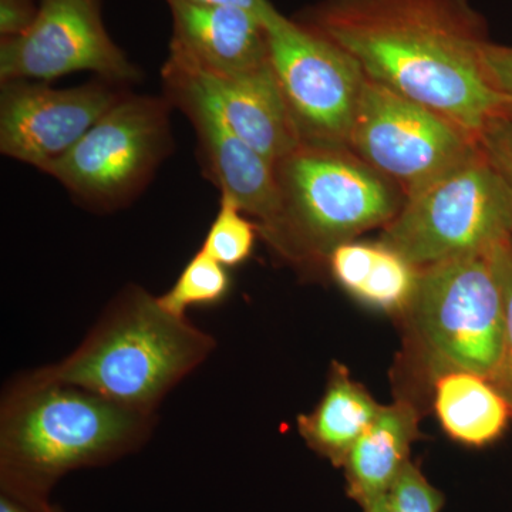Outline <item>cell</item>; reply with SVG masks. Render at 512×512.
<instances>
[{
  "label": "cell",
  "mask_w": 512,
  "mask_h": 512,
  "mask_svg": "<svg viewBox=\"0 0 512 512\" xmlns=\"http://www.w3.org/2000/svg\"><path fill=\"white\" fill-rule=\"evenodd\" d=\"M301 23L346 50L367 79L476 138L510 101L491 82L483 20L466 0H326Z\"/></svg>",
  "instance_id": "6da1fadb"
},
{
  "label": "cell",
  "mask_w": 512,
  "mask_h": 512,
  "mask_svg": "<svg viewBox=\"0 0 512 512\" xmlns=\"http://www.w3.org/2000/svg\"><path fill=\"white\" fill-rule=\"evenodd\" d=\"M156 423V414L30 370L8 384L0 402L2 490L46 500L69 471L144 446Z\"/></svg>",
  "instance_id": "7a4b0ae2"
},
{
  "label": "cell",
  "mask_w": 512,
  "mask_h": 512,
  "mask_svg": "<svg viewBox=\"0 0 512 512\" xmlns=\"http://www.w3.org/2000/svg\"><path fill=\"white\" fill-rule=\"evenodd\" d=\"M210 333L174 315L138 285H127L83 342L40 375L76 384L138 412L156 414L165 396L215 349Z\"/></svg>",
  "instance_id": "3957f363"
},
{
  "label": "cell",
  "mask_w": 512,
  "mask_h": 512,
  "mask_svg": "<svg viewBox=\"0 0 512 512\" xmlns=\"http://www.w3.org/2000/svg\"><path fill=\"white\" fill-rule=\"evenodd\" d=\"M275 173L281 208L261 237L296 265L328 261L340 244L386 227L406 198L348 147L301 144L275 164Z\"/></svg>",
  "instance_id": "277c9868"
},
{
  "label": "cell",
  "mask_w": 512,
  "mask_h": 512,
  "mask_svg": "<svg viewBox=\"0 0 512 512\" xmlns=\"http://www.w3.org/2000/svg\"><path fill=\"white\" fill-rule=\"evenodd\" d=\"M512 241V200L478 146L463 163L406 195L379 242L417 268L490 254Z\"/></svg>",
  "instance_id": "5b68a950"
},
{
  "label": "cell",
  "mask_w": 512,
  "mask_h": 512,
  "mask_svg": "<svg viewBox=\"0 0 512 512\" xmlns=\"http://www.w3.org/2000/svg\"><path fill=\"white\" fill-rule=\"evenodd\" d=\"M505 247L420 268L406 312L437 373L467 370L491 380L497 375L505 339Z\"/></svg>",
  "instance_id": "8992f818"
},
{
  "label": "cell",
  "mask_w": 512,
  "mask_h": 512,
  "mask_svg": "<svg viewBox=\"0 0 512 512\" xmlns=\"http://www.w3.org/2000/svg\"><path fill=\"white\" fill-rule=\"evenodd\" d=\"M171 109L165 97L127 93L66 156L42 171L87 210H121L146 190L173 151Z\"/></svg>",
  "instance_id": "52a82bcc"
},
{
  "label": "cell",
  "mask_w": 512,
  "mask_h": 512,
  "mask_svg": "<svg viewBox=\"0 0 512 512\" xmlns=\"http://www.w3.org/2000/svg\"><path fill=\"white\" fill-rule=\"evenodd\" d=\"M265 25L272 70L301 144L348 147L366 80L360 64L276 9Z\"/></svg>",
  "instance_id": "ba28073f"
},
{
  "label": "cell",
  "mask_w": 512,
  "mask_h": 512,
  "mask_svg": "<svg viewBox=\"0 0 512 512\" xmlns=\"http://www.w3.org/2000/svg\"><path fill=\"white\" fill-rule=\"evenodd\" d=\"M348 147L406 197L467 160L478 141L437 111L366 77Z\"/></svg>",
  "instance_id": "9c48e42d"
},
{
  "label": "cell",
  "mask_w": 512,
  "mask_h": 512,
  "mask_svg": "<svg viewBox=\"0 0 512 512\" xmlns=\"http://www.w3.org/2000/svg\"><path fill=\"white\" fill-rule=\"evenodd\" d=\"M77 72L117 86L141 80L140 69L104 28L100 0H39L28 32L0 42L2 83H49Z\"/></svg>",
  "instance_id": "30bf717a"
},
{
  "label": "cell",
  "mask_w": 512,
  "mask_h": 512,
  "mask_svg": "<svg viewBox=\"0 0 512 512\" xmlns=\"http://www.w3.org/2000/svg\"><path fill=\"white\" fill-rule=\"evenodd\" d=\"M117 84L53 89L43 82L13 80L0 93V151L42 171L70 150L127 92Z\"/></svg>",
  "instance_id": "8fae6325"
},
{
  "label": "cell",
  "mask_w": 512,
  "mask_h": 512,
  "mask_svg": "<svg viewBox=\"0 0 512 512\" xmlns=\"http://www.w3.org/2000/svg\"><path fill=\"white\" fill-rule=\"evenodd\" d=\"M161 76L165 99L194 127L205 177L248 217L256 218L259 234H265L274 227L281 208L275 165L229 128L220 110L184 67L168 57Z\"/></svg>",
  "instance_id": "7c38bea8"
},
{
  "label": "cell",
  "mask_w": 512,
  "mask_h": 512,
  "mask_svg": "<svg viewBox=\"0 0 512 512\" xmlns=\"http://www.w3.org/2000/svg\"><path fill=\"white\" fill-rule=\"evenodd\" d=\"M170 55L202 72L244 74L271 64L265 20L234 6L170 3Z\"/></svg>",
  "instance_id": "4fadbf2b"
},
{
  "label": "cell",
  "mask_w": 512,
  "mask_h": 512,
  "mask_svg": "<svg viewBox=\"0 0 512 512\" xmlns=\"http://www.w3.org/2000/svg\"><path fill=\"white\" fill-rule=\"evenodd\" d=\"M220 110L225 123L248 146L276 164L301 146L271 64L256 72H202L175 56Z\"/></svg>",
  "instance_id": "5bb4252c"
},
{
  "label": "cell",
  "mask_w": 512,
  "mask_h": 512,
  "mask_svg": "<svg viewBox=\"0 0 512 512\" xmlns=\"http://www.w3.org/2000/svg\"><path fill=\"white\" fill-rule=\"evenodd\" d=\"M417 433L419 419L413 404L400 400L382 407L343 464L349 497L360 507L389 495L410 463V448Z\"/></svg>",
  "instance_id": "9a60e30c"
},
{
  "label": "cell",
  "mask_w": 512,
  "mask_h": 512,
  "mask_svg": "<svg viewBox=\"0 0 512 512\" xmlns=\"http://www.w3.org/2000/svg\"><path fill=\"white\" fill-rule=\"evenodd\" d=\"M326 262L335 281L357 301L384 312L409 309L420 268L382 242H345Z\"/></svg>",
  "instance_id": "2e32d148"
},
{
  "label": "cell",
  "mask_w": 512,
  "mask_h": 512,
  "mask_svg": "<svg viewBox=\"0 0 512 512\" xmlns=\"http://www.w3.org/2000/svg\"><path fill=\"white\" fill-rule=\"evenodd\" d=\"M434 410L447 436L483 447L503 434L510 403L488 377L467 370H444L434 380Z\"/></svg>",
  "instance_id": "e0dca14e"
},
{
  "label": "cell",
  "mask_w": 512,
  "mask_h": 512,
  "mask_svg": "<svg viewBox=\"0 0 512 512\" xmlns=\"http://www.w3.org/2000/svg\"><path fill=\"white\" fill-rule=\"evenodd\" d=\"M382 406L349 376L340 365L333 366L322 399L311 413L298 417V429L319 456L335 467H343L356 441L372 426Z\"/></svg>",
  "instance_id": "ac0fdd59"
},
{
  "label": "cell",
  "mask_w": 512,
  "mask_h": 512,
  "mask_svg": "<svg viewBox=\"0 0 512 512\" xmlns=\"http://www.w3.org/2000/svg\"><path fill=\"white\" fill-rule=\"evenodd\" d=\"M232 289L229 268L198 251L184 266L174 285L158 301L174 315L187 318L190 309L215 308L227 301Z\"/></svg>",
  "instance_id": "d6986e66"
},
{
  "label": "cell",
  "mask_w": 512,
  "mask_h": 512,
  "mask_svg": "<svg viewBox=\"0 0 512 512\" xmlns=\"http://www.w3.org/2000/svg\"><path fill=\"white\" fill-rule=\"evenodd\" d=\"M258 234V224L249 220L231 198L221 195L220 210L200 249L227 268H237L251 258Z\"/></svg>",
  "instance_id": "ffe728a7"
},
{
  "label": "cell",
  "mask_w": 512,
  "mask_h": 512,
  "mask_svg": "<svg viewBox=\"0 0 512 512\" xmlns=\"http://www.w3.org/2000/svg\"><path fill=\"white\" fill-rule=\"evenodd\" d=\"M389 512H440L443 495L412 461L397 478L389 495Z\"/></svg>",
  "instance_id": "44dd1931"
},
{
  "label": "cell",
  "mask_w": 512,
  "mask_h": 512,
  "mask_svg": "<svg viewBox=\"0 0 512 512\" xmlns=\"http://www.w3.org/2000/svg\"><path fill=\"white\" fill-rule=\"evenodd\" d=\"M477 141L503 178L512 200V121L504 113L498 114L485 124Z\"/></svg>",
  "instance_id": "7402d4cb"
},
{
  "label": "cell",
  "mask_w": 512,
  "mask_h": 512,
  "mask_svg": "<svg viewBox=\"0 0 512 512\" xmlns=\"http://www.w3.org/2000/svg\"><path fill=\"white\" fill-rule=\"evenodd\" d=\"M501 275L504 286L505 339L503 359L493 382L504 394L512 410V241L501 255Z\"/></svg>",
  "instance_id": "603a6c76"
},
{
  "label": "cell",
  "mask_w": 512,
  "mask_h": 512,
  "mask_svg": "<svg viewBox=\"0 0 512 512\" xmlns=\"http://www.w3.org/2000/svg\"><path fill=\"white\" fill-rule=\"evenodd\" d=\"M35 0H0V36L13 39L28 32L37 16Z\"/></svg>",
  "instance_id": "cb8c5ba5"
},
{
  "label": "cell",
  "mask_w": 512,
  "mask_h": 512,
  "mask_svg": "<svg viewBox=\"0 0 512 512\" xmlns=\"http://www.w3.org/2000/svg\"><path fill=\"white\" fill-rule=\"evenodd\" d=\"M485 67L500 92L512 96V47L488 42L484 49Z\"/></svg>",
  "instance_id": "d4e9b609"
},
{
  "label": "cell",
  "mask_w": 512,
  "mask_h": 512,
  "mask_svg": "<svg viewBox=\"0 0 512 512\" xmlns=\"http://www.w3.org/2000/svg\"><path fill=\"white\" fill-rule=\"evenodd\" d=\"M170 3H188V5L200 6H234V8H241L261 16L262 19L268 18L274 6L269 3V0H165Z\"/></svg>",
  "instance_id": "484cf974"
},
{
  "label": "cell",
  "mask_w": 512,
  "mask_h": 512,
  "mask_svg": "<svg viewBox=\"0 0 512 512\" xmlns=\"http://www.w3.org/2000/svg\"><path fill=\"white\" fill-rule=\"evenodd\" d=\"M0 512H53L42 498L25 497L2 490Z\"/></svg>",
  "instance_id": "4316f807"
},
{
  "label": "cell",
  "mask_w": 512,
  "mask_h": 512,
  "mask_svg": "<svg viewBox=\"0 0 512 512\" xmlns=\"http://www.w3.org/2000/svg\"><path fill=\"white\" fill-rule=\"evenodd\" d=\"M363 512H389V500L387 497L380 498L375 503L363 508Z\"/></svg>",
  "instance_id": "83f0119b"
},
{
  "label": "cell",
  "mask_w": 512,
  "mask_h": 512,
  "mask_svg": "<svg viewBox=\"0 0 512 512\" xmlns=\"http://www.w3.org/2000/svg\"><path fill=\"white\" fill-rule=\"evenodd\" d=\"M505 117L512 121V96H510V101H508L507 107L504 110Z\"/></svg>",
  "instance_id": "f1b7e54d"
}]
</instances>
